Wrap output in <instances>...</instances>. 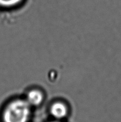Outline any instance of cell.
Listing matches in <instances>:
<instances>
[{"instance_id":"1","label":"cell","mask_w":121,"mask_h":122,"mask_svg":"<svg viewBox=\"0 0 121 122\" xmlns=\"http://www.w3.org/2000/svg\"><path fill=\"white\" fill-rule=\"evenodd\" d=\"M32 107L23 97L12 99L3 113L4 122H28Z\"/></svg>"},{"instance_id":"2","label":"cell","mask_w":121,"mask_h":122,"mask_svg":"<svg viewBox=\"0 0 121 122\" xmlns=\"http://www.w3.org/2000/svg\"><path fill=\"white\" fill-rule=\"evenodd\" d=\"M23 98L32 107L40 106L45 99V93L42 89L38 87L28 88Z\"/></svg>"},{"instance_id":"3","label":"cell","mask_w":121,"mask_h":122,"mask_svg":"<svg viewBox=\"0 0 121 122\" xmlns=\"http://www.w3.org/2000/svg\"><path fill=\"white\" fill-rule=\"evenodd\" d=\"M49 110L52 116L57 119H61L67 115L68 108L64 101L56 100L51 105Z\"/></svg>"},{"instance_id":"4","label":"cell","mask_w":121,"mask_h":122,"mask_svg":"<svg viewBox=\"0 0 121 122\" xmlns=\"http://www.w3.org/2000/svg\"><path fill=\"white\" fill-rule=\"evenodd\" d=\"M24 0H0V7L4 8H15L20 5Z\"/></svg>"},{"instance_id":"5","label":"cell","mask_w":121,"mask_h":122,"mask_svg":"<svg viewBox=\"0 0 121 122\" xmlns=\"http://www.w3.org/2000/svg\"></svg>"}]
</instances>
